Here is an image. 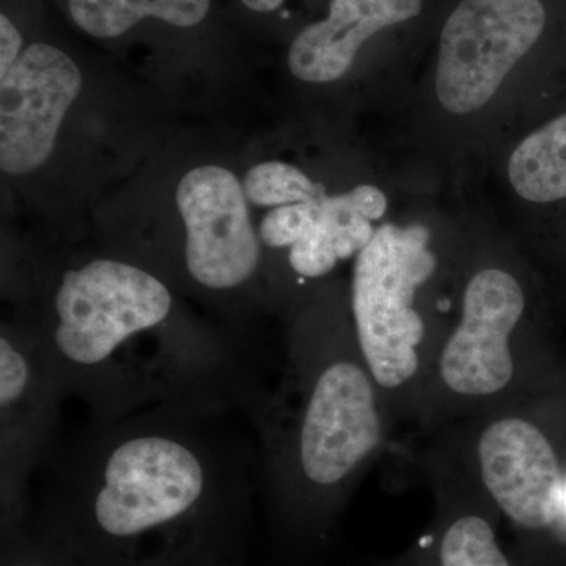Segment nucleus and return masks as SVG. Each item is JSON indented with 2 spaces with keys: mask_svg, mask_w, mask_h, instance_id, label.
Wrapping results in <instances>:
<instances>
[{
  "mask_svg": "<svg viewBox=\"0 0 566 566\" xmlns=\"http://www.w3.org/2000/svg\"><path fill=\"white\" fill-rule=\"evenodd\" d=\"M234 415L158 406L91 420L43 464V527L85 566L226 565L252 491Z\"/></svg>",
  "mask_w": 566,
  "mask_h": 566,
  "instance_id": "obj_1",
  "label": "nucleus"
},
{
  "mask_svg": "<svg viewBox=\"0 0 566 566\" xmlns=\"http://www.w3.org/2000/svg\"><path fill=\"white\" fill-rule=\"evenodd\" d=\"M31 324L92 422L158 406L248 416L263 397L243 342L182 318L170 286L126 260L65 268Z\"/></svg>",
  "mask_w": 566,
  "mask_h": 566,
  "instance_id": "obj_2",
  "label": "nucleus"
},
{
  "mask_svg": "<svg viewBox=\"0 0 566 566\" xmlns=\"http://www.w3.org/2000/svg\"><path fill=\"white\" fill-rule=\"evenodd\" d=\"M545 28L539 0L458 3L442 28L430 73L403 99L417 181H474L523 134L517 77Z\"/></svg>",
  "mask_w": 566,
  "mask_h": 566,
  "instance_id": "obj_3",
  "label": "nucleus"
},
{
  "mask_svg": "<svg viewBox=\"0 0 566 566\" xmlns=\"http://www.w3.org/2000/svg\"><path fill=\"white\" fill-rule=\"evenodd\" d=\"M433 211L423 208L403 221L379 223L354 262L357 345L375 381L386 389L405 385L419 370L424 323L416 303L439 264Z\"/></svg>",
  "mask_w": 566,
  "mask_h": 566,
  "instance_id": "obj_4",
  "label": "nucleus"
},
{
  "mask_svg": "<svg viewBox=\"0 0 566 566\" xmlns=\"http://www.w3.org/2000/svg\"><path fill=\"white\" fill-rule=\"evenodd\" d=\"M304 398L292 427L263 430L271 482L326 495L374 453L382 428L371 379L348 357L318 360L305 371Z\"/></svg>",
  "mask_w": 566,
  "mask_h": 566,
  "instance_id": "obj_5",
  "label": "nucleus"
},
{
  "mask_svg": "<svg viewBox=\"0 0 566 566\" xmlns=\"http://www.w3.org/2000/svg\"><path fill=\"white\" fill-rule=\"evenodd\" d=\"M69 397L46 345L31 323L0 333V504L3 532L24 517L28 485L55 449L62 401Z\"/></svg>",
  "mask_w": 566,
  "mask_h": 566,
  "instance_id": "obj_6",
  "label": "nucleus"
},
{
  "mask_svg": "<svg viewBox=\"0 0 566 566\" xmlns=\"http://www.w3.org/2000/svg\"><path fill=\"white\" fill-rule=\"evenodd\" d=\"M243 182L214 164L181 178L177 207L185 227L181 266L196 289L210 294L248 290L263 264V244L249 214Z\"/></svg>",
  "mask_w": 566,
  "mask_h": 566,
  "instance_id": "obj_7",
  "label": "nucleus"
},
{
  "mask_svg": "<svg viewBox=\"0 0 566 566\" xmlns=\"http://www.w3.org/2000/svg\"><path fill=\"white\" fill-rule=\"evenodd\" d=\"M76 62L59 48L35 43L0 76V167L3 174L40 169L57 142L63 118L82 91Z\"/></svg>",
  "mask_w": 566,
  "mask_h": 566,
  "instance_id": "obj_8",
  "label": "nucleus"
},
{
  "mask_svg": "<svg viewBox=\"0 0 566 566\" xmlns=\"http://www.w3.org/2000/svg\"><path fill=\"white\" fill-rule=\"evenodd\" d=\"M526 311V293L502 266L475 271L465 283L461 318L441 354L442 379L457 394L501 392L513 378L510 337Z\"/></svg>",
  "mask_w": 566,
  "mask_h": 566,
  "instance_id": "obj_9",
  "label": "nucleus"
},
{
  "mask_svg": "<svg viewBox=\"0 0 566 566\" xmlns=\"http://www.w3.org/2000/svg\"><path fill=\"white\" fill-rule=\"evenodd\" d=\"M483 482L510 520L545 528L560 516V468L546 436L527 420L491 423L479 442Z\"/></svg>",
  "mask_w": 566,
  "mask_h": 566,
  "instance_id": "obj_10",
  "label": "nucleus"
},
{
  "mask_svg": "<svg viewBox=\"0 0 566 566\" xmlns=\"http://www.w3.org/2000/svg\"><path fill=\"white\" fill-rule=\"evenodd\" d=\"M422 10L423 0H331L327 17L294 36L289 69L304 84L333 85L352 73L367 41Z\"/></svg>",
  "mask_w": 566,
  "mask_h": 566,
  "instance_id": "obj_11",
  "label": "nucleus"
},
{
  "mask_svg": "<svg viewBox=\"0 0 566 566\" xmlns=\"http://www.w3.org/2000/svg\"><path fill=\"white\" fill-rule=\"evenodd\" d=\"M486 175H494L506 210L566 200V112L513 140Z\"/></svg>",
  "mask_w": 566,
  "mask_h": 566,
  "instance_id": "obj_12",
  "label": "nucleus"
},
{
  "mask_svg": "<svg viewBox=\"0 0 566 566\" xmlns=\"http://www.w3.org/2000/svg\"><path fill=\"white\" fill-rule=\"evenodd\" d=\"M211 0H69L77 28L96 39H114L155 18L175 28H193L207 18Z\"/></svg>",
  "mask_w": 566,
  "mask_h": 566,
  "instance_id": "obj_13",
  "label": "nucleus"
},
{
  "mask_svg": "<svg viewBox=\"0 0 566 566\" xmlns=\"http://www.w3.org/2000/svg\"><path fill=\"white\" fill-rule=\"evenodd\" d=\"M244 192L256 207L319 202L329 196L323 182L315 181L301 167L283 161H264L245 174Z\"/></svg>",
  "mask_w": 566,
  "mask_h": 566,
  "instance_id": "obj_14",
  "label": "nucleus"
},
{
  "mask_svg": "<svg viewBox=\"0 0 566 566\" xmlns=\"http://www.w3.org/2000/svg\"><path fill=\"white\" fill-rule=\"evenodd\" d=\"M442 566H510L493 528L479 516H464L442 538Z\"/></svg>",
  "mask_w": 566,
  "mask_h": 566,
  "instance_id": "obj_15",
  "label": "nucleus"
},
{
  "mask_svg": "<svg viewBox=\"0 0 566 566\" xmlns=\"http://www.w3.org/2000/svg\"><path fill=\"white\" fill-rule=\"evenodd\" d=\"M323 200L283 205L266 212L259 227L260 241L264 248L271 251H289L297 241L303 240L305 234L322 222Z\"/></svg>",
  "mask_w": 566,
  "mask_h": 566,
  "instance_id": "obj_16",
  "label": "nucleus"
},
{
  "mask_svg": "<svg viewBox=\"0 0 566 566\" xmlns=\"http://www.w3.org/2000/svg\"><path fill=\"white\" fill-rule=\"evenodd\" d=\"M2 566H85L46 528L28 535L21 526L3 532Z\"/></svg>",
  "mask_w": 566,
  "mask_h": 566,
  "instance_id": "obj_17",
  "label": "nucleus"
},
{
  "mask_svg": "<svg viewBox=\"0 0 566 566\" xmlns=\"http://www.w3.org/2000/svg\"><path fill=\"white\" fill-rule=\"evenodd\" d=\"M24 51L21 32L7 14L0 17V76L7 73Z\"/></svg>",
  "mask_w": 566,
  "mask_h": 566,
  "instance_id": "obj_18",
  "label": "nucleus"
},
{
  "mask_svg": "<svg viewBox=\"0 0 566 566\" xmlns=\"http://www.w3.org/2000/svg\"><path fill=\"white\" fill-rule=\"evenodd\" d=\"M249 10L256 13H271L282 6L285 0H241Z\"/></svg>",
  "mask_w": 566,
  "mask_h": 566,
  "instance_id": "obj_19",
  "label": "nucleus"
},
{
  "mask_svg": "<svg viewBox=\"0 0 566 566\" xmlns=\"http://www.w3.org/2000/svg\"><path fill=\"white\" fill-rule=\"evenodd\" d=\"M560 515L566 517V483L564 485V493H562Z\"/></svg>",
  "mask_w": 566,
  "mask_h": 566,
  "instance_id": "obj_20",
  "label": "nucleus"
}]
</instances>
